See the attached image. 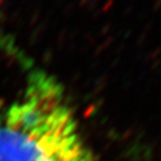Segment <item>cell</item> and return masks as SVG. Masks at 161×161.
Returning <instances> with one entry per match:
<instances>
[{"label": "cell", "instance_id": "6da1fadb", "mask_svg": "<svg viewBox=\"0 0 161 161\" xmlns=\"http://www.w3.org/2000/svg\"><path fill=\"white\" fill-rule=\"evenodd\" d=\"M0 161H98L64 87L44 69L29 67L22 91L0 100Z\"/></svg>", "mask_w": 161, "mask_h": 161}]
</instances>
